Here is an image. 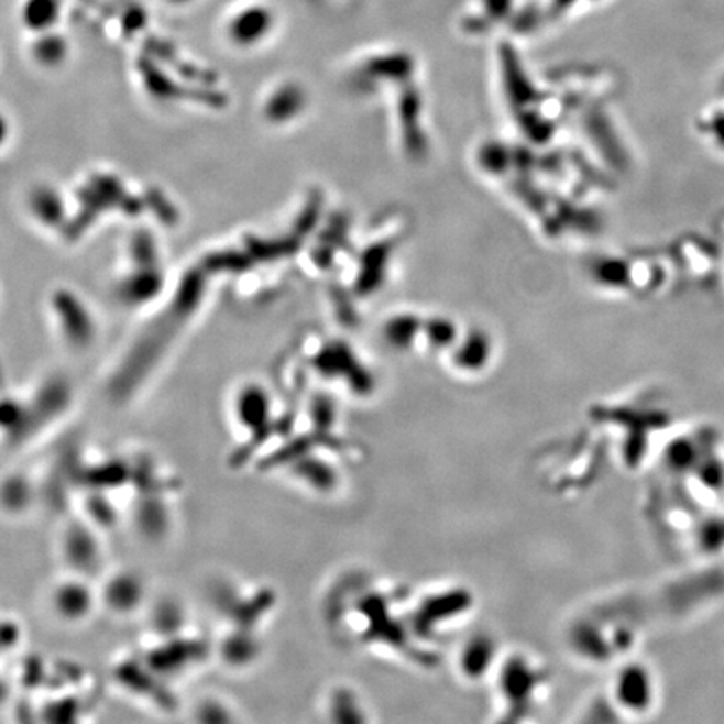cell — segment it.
Masks as SVG:
<instances>
[{"label":"cell","mask_w":724,"mask_h":724,"mask_svg":"<svg viewBox=\"0 0 724 724\" xmlns=\"http://www.w3.org/2000/svg\"><path fill=\"white\" fill-rule=\"evenodd\" d=\"M612 698L624 713L643 714L655 710L658 701V684L646 666H627L615 672L612 681Z\"/></svg>","instance_id":"1"}]
</instances>
